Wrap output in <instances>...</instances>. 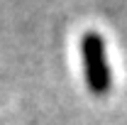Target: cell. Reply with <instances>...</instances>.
<instances>
[{
	"label": "cell",
	"instance_id": "obj_1",
	"mask_svg": "<svg viewBox=\"0 0 127 125\" xmlns=\"http://www.w3.org/2000/svg\"><path fill=\"white\" fill-rule=\"evenodd\" d=\"M81 64L88 91L95 96H105L112 91V69L105 52V39L95 30H86L81 37Z\"/></svg>",
	"mask_w": 127,
	"mask_h": 125
}]
</instances>
